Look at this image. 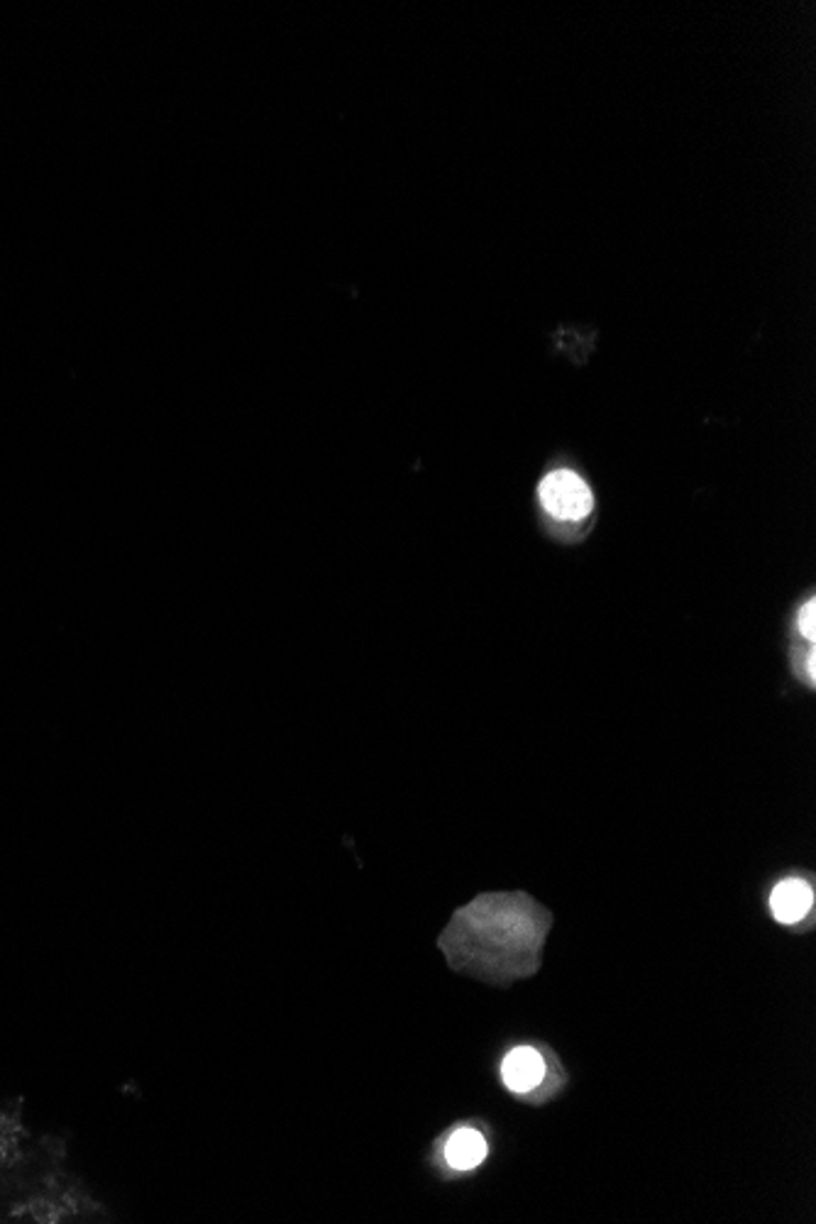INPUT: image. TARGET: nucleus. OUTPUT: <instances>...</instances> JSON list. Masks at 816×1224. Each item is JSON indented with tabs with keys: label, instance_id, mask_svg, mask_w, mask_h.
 <instances>
[{
	"label": "nucleus",
	"instance_id": "20e7f679",
	"mask_svg": "<svg viewBox=\"0 0 816 1224\" xmlns=\"http://www.w3.org/2000/svg\"><path fill=\"white\" fill-rule=\"evenodd\" d=\"M812 902H814V892L809 888V882H804L799 878L783 880L771 895L773 914L777 922L783 924L802 922V919L809 914Z\"/></svg>",
	"mask_w": 816,
	"mask_h": 1224
},
{
	"label": "nucleus",
	"instance_id": "39448f33",
	"mask_svg": "<svg viewBox=\"0 0 816 1224\" xmlns=\"http://www.w3.org/2000/svg\"><path fill=\"white\" fill-rule=\"evenodd\" d=\"M487 1157V1141L474 1129H458L446 1147V1161L454 1171H470L477 1169Z\"/></svg>",
	"mask_w": 816,
	"mask_h": 1224
},
{
	"label": "nucleus",
	"instance_id": "f257e3e1",
	"mask_svg": "<svg viewBox=\"0 0 816 1224\" xmlns=\"http://www.w3.org/2000/svg\"><path fill=\"white\" fill-rule=\"evenodd\" d=\"M551 917L523 895H487L458 914L452 927L472 931V951L454 967L492 981L531 975L538 967V949Z\"/></svg>",
	"mask_w": 816,
	"mask_h": 1224
},
{
	"label": "nucleus",
	"instance_id": "f03ea898",
	"mask_svg": "<svg viewBox=\"0 0 816 1224\" xmlns=\"http://www.w3.org/2000/svg\"><path fill=\"white\" fill-rule=\"evenodd\" d=\"M541 504L547 514L559 521H579L589 516L592 511V489L579 474L569 470H557L545 477L538 487Z\"/></svg>",
	"mask_w": 816,
	"mask_h": 1224
},
{
	"label": "nucleus",
	"instance_id": "7ed1b4c3",
	"mask_svg": "<svg viewBox=\"0 0 816 1224\" xmlns=\"http://www.w3.org/2000/svg\"><path fill=\"white\" fill-rule=\"evenodd\" d=\"M501 1078H504V1086L511 1092H531L545 1078V1060L535 1048L519 1046L506 1056L504 1066H501Z\"/></svg>",
	"mask_w": 816,
	"mask_h": 1224
},
{
	"label": "nucleus",
	"instance_id": "423d86ee",
	"mask_svg": "<svg viewBox=\"0 0 816 1224\" xmlns=\"http://www.w3.org/2000/svg\"><path fill=\"white\" fill-rule=\"evenodd\" d=\"M799 634L807 638L809 644H814V638H816V601L814 599H809L799 609Z\"/></svg>",
	"mask_w": 816,
	"mask_h": 1224
}]
</instances>
